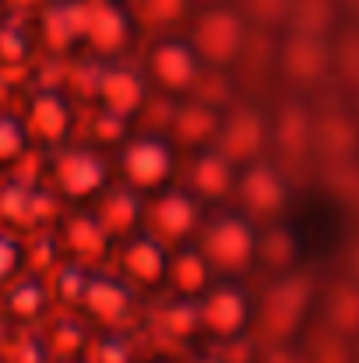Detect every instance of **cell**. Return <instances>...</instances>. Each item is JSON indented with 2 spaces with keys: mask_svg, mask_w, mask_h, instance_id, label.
<instances>
[{
  "mask_svg": "<svg viewBox=\"0 0 359 363\" xmlns=\"http://www.w3.org/2000/svg\"><path fill=\"white\" fill-rule=\"evenodd\" d=\"M198 325H201V335H208L212 342L233 346L243 339V332L250 325V303L233 286L212 289L205 296V303L198 307Z\"/></svg>",
  "mask_w": 359,
  "mask_h": 363,
  "instance_id": "obj_1",
  "label": "cell"
},
{
  "mask_svg": "<svg viewBox=\"0 0 359 363\" xmlns=\"http://www.w3.org/2000/svg\"><path fill=\"white\" fill-rule=\"evenodd\" d=\"M78 307L92 325L106 332H120L134 314V293L117 279H89Z\"/></svg>",
  "mask_w": 359,
  "mask_h": 363,
  "instance_id": "obj_2",
  "label": "cell"
},
{
  "mask_svg": "<svg viewBox=\"0 0 359 363\" xmlns=\"http://www.w3.org/2000/svg\"><path fill=\"white\" fill-rule=\"evenodd\" d=\"M123 177L134 191H159L173 177V155L162 141H137L123 155Z\"/></svg>",
  "mask_w": 359,
  "mask_h": 363,
  "instance_id": "obj_3",
  "label": "cell"
},
{
  "mask_svg": "<svg viewBox=\"0 0 359 363\" xmlns=\"http://www.w3.org/2000/svg\"><path fill=\"white\" fill-rule=\"evenodd\" d=\"M103 180H106V169L92 152H64L53 162V187L71 201L92 198L103 187Z\"/></svg>",
  "mask_w": 359,
  "mask_h": 363,
  "instance_id": "obj_4",
  "label": "cell"
},
{
  "mask_svg": "<svg viewBox=\"0 0 359 363\" xmlns=\"http://www.w3.org/2000/svg\"><path fill=\"white\" fill-rule=\"evenodd\" d=\"M250 257H253V237H250V230H246L243 223H237V219L219 223V226L208 233V240H205V261H208L212 268L239 272V268L250 264Z\"/></svg>",
  "mask_w": 359,
  "mask_h": 363,
  "instance_id": "obj_5",
  "label": "cell"
},
{
  "mask_svg": "<svg viewBox=\"0 0 359 363\" xmlns=\"http://www.w3.org/2000/svg\"><path fill=\"white\" fill-rule=\"evenodd\" d=\"M120 264H123V275L144 289L166 286L169 279V257L155 240H130L120 254Z\"/></svg>",
  "mask_w": 359,
  "mask_h": 363,
  "instance_id": "obj_6",
  "label": "cell"
},
{
  "mask_svg": "<svg viewBox=\"0 0 359 363\" xmlns=\"http://www.w3.org/2000/svg\"><path fill=\"white\" fill-rule=\"evenodd\" d=\"M25 134L46 145H57L67 130H71V110L60 96L53 92H39L28 106H25Z\"/></svg>",
  "mask_w": 359,
  "mask_h": 363,
  "instance_id": "obj_7",
  "label": "cell"
},
{
  "mask_svg": "<svg viewBox=\"0 0 359 363\" xmlns=\"http://www.w3.org/2000/svg\"><path fill=\"white\" fill-rule=\"evenodd\" d=\"M152 74L162 89L183 92L198 78V57H194V50H187L180 43H166L152 53Z\"/></svg>",
  "mask_w": 359,
  "mask_h": 363,
  "instance_id": "obj_8",
  "label": "cell"
},
{
  "mask_svg": "<svg viewBox=\"0 0 359 363\" xmlns=\"http://www.w3.org/2000/svg\"><path fill=\"white\" fill-rule=\"evenodd\" d=\"M194 226H198V208H194L190 198L166 194V198L155 201V208H152V230L159 233V240H169V243L187 240L194 233Z\"/></svg>",
  "mask_w": 359,
  "mask_h": 363,
  "instance_id": "obj_9",
  "label": "cell"
},
{
  "mask_svg": "<svg viewBox=\"0 0 359 363\" xmlns=\"http://www.w3.org/2000/svg\"><path fill=\"white\" fill-rule=\"evenodd\" d=\"M96 92H99L106 113L117 117V121H127L130 113H137V106H141V99H144L141 82H137L130 71H106V74H99Z\"/></svg>",
  "mask_w": 359,
  "mask_h": 363,
  "instance_id": "obj_10",
  "label": "cell"
},
{
  "mask_svg": "<svg viewBox=\"0 0 359 363\" xmlns=\"http://www.w3.org/2000/svg\"><path fill=\"white\" fill-rule=\"evenodd\" d=\"M50 311V289L35 279L28 282H11L4 293V314L14 325H35Z\"/></svg>",
  "mask_w": 359,
  "mask_h": 363,
  "instance_id": "obj_11",
  "label": "cell"
},
{
  "mask_svg": "<svg viewBox=\"0 0 359 363\" xmlns=\"http://www.w3.org/2000/svg\"><path fill=\"white\" fill-rule=\"evenodd\" d=\"M237 43H239V25L233 18H226V14H208L198 25V35H194L198 57L215 60V64H222L226 57H233Z\"/></svg>",
  "mask_w": 359,
  "mask_h": 363,
  "instance_id": "obj_12",
  "label": "cell"
},
{
  "mask_svg": "<svg viewBox=\"0 0 359 363\" xmlns=\"http://www.w3.org/2000/svg\"><path fill=\"white\" fill-rule=\"evenodd\" d=\"M85 39L99 50V53H113L123 46L127 39V28H123V18H120L113 7H89L85 11Z\"/></svg>",
  "mask_w": 359,
  "mask_h": 363,
  "instance_id": "obj_13",
  "label": "cell"
},
{
  "mask_svg": "<svg viewBox=\"0 0 359 363\" xmlns=\"http://www.w3.org/2000/svg\"><path fill=\"white\" fill-rule=\"evenodd\" d=\"M180 296H201L208 286V261L201 254H180L169 261V279H166Z\"/></svg>",
  "mask_w": 359,
  "mask_h": 363,
  "instance_id": "obj_14",
  "label": "cell"
},
{
  "mask_svg": "<svg viewBox=\"0 0 359 363\" xmlns=\"http://www.w3.org/2000/svg\"><path fill=\"white\" fill-rule=\"evenodd\" d=\"M190 184H194V191L201 194V198H226V191H229V162L222 159V155H208V159H201V162H194V169H190Z\"/></svg>",
  "mask_w": 359,
  "mask_h": 363,
  "instance_id": "obj_15",
  "label": "cell"
},
{
  "mask_svg": "<svg viewBox=\"0 0 359 363\" xmlns=\"http://www.w3.org/2000/svg\"><path fill=\"white\" fill-rule=\"evenodd\" d=\"M137 219H141V208H137V201L127 198V194L106 198V205H103V212H99V226H103L106 237H123V233L137 230Z\"/></svg>",
  "mask_w": 359,
  "mask_h": 363,
  "instance_id": "obj_16",
  "label": "cell"
},
{
  "mask_svg": "<svg viewBox=\"0 0 359 363\" xmlns=\"http://www.w3.org/2000/svg\"><path fill=\"white\" fill-rule=\"evenodd\" d=\"M106 243H110V237L103 233L99 223L74 219V223L67 226V247H71V254L81 257V261H96V257H103V254H106Z\"/></svg>",
  "mask_w": 359,
  "mask_h": 363,
  "instance_id": "obj_17",
  "label": "cell"
},
{
  "mask_svg": "<svg viewBox=\"0 0 359 363\" xmlns=\"http://www.w3.org/2000/svg\"><path fill=\"white\" fill-rule=\"evenodd\" d=\"M85 363H141L134 346L120 335V332H106L103 339H92Z\"/></svg>",
  "mask_w": 359,
  "mask_h": 363,
  "instance_id": "obj_18",
  "label": "cell"
},
{
  "mask_svg": "<svg viewBox=\"0 0 359 363\" xmlns=\"http://www.w3.org/2000/svg\"><path fill=\"white\" fill-rule=\"evenodd\" d=\"M0 216L11 226H32L35 223V198L25 187H7V191H0Z\"/></svg>",
  "mask_w": 359,
  "mask_h": 363,
  "instance_id": "obj_19",
  "label": "cell"
},
{
  "mask_svg": "<svg viewBox=\"0 0 359 363\" xmlns=\"http://www.w3.org/2000/svg\"><path fill=\"white\" fill-rule=\"evenodd\" d=\"M243 194H246V205L257 208V212H271L282 201V187L268 173H250L246 184H243Z\"/></svg>",
  "mask_w": 359,
  "mask_h": 363,
  "instance_id": "obj_20",
  "label": "cell"
},
{
  "mask_svg": "<svg viewBox=\"0 0 359 363\" xmlns=\"http://www.w3.org/2000/svg\"><path fill=\"white\" fill-rule=\"evenodd\" d=\"M212 130H215V117H212V110H205V106H190V110H183L180 121H176V134H180L183 145H201Z\"/></svg>",
  "mask_w": 359,
  "mask_h": 363,
  "instance_id": "obj_21",
  "label": "cell"
},
{
  "mask_svg": "<svg viewBox=\"0 0 359 363\" xmlns=\"http://www.w3.org/2000/svg\"><path fill=\"white\" fill-rule=\"evenodd\" d=\"M25 127L14 121H0V166H11L25 155Z\"/></svg>",
  "mask_w": 359,
  "mask_h": 363,
  "instance_id": "obj_22",
  "label": "cell"
},
{
  "mask_svg": "<svg viewBox=\"0 0 359 363\" xmlns=\"http://www.w3.org/2000/svg\"><path fill=\"white\" fill-rule=\"evenodd\" d=\"M21 272V247L11 237H0V289H7Z\"/></svg>",
  "mask_w": 359,
  "mask_h": 363,
  "instance_id": "obj_23",
  "label": "cell"
},
{
  "mask_svg": "<svg viewBox=\"0 0 359 363\" xmlns=\"http://www.w3.org/2000/svg\"><path fill=\"white\" fill-rule=\"evenodd\" d=\"M183 14V0H144V18L152 25H173Z\"/></svg>",
  "mask_w": 359,
  "mask_h": 363,
  "instance_id": "obj_24",
  "label": "cell"
},
{
  "mask_svg": "<svg viewBox=\"0 0 359 363\" xmlns=\"http://www.w3.org/2000/svg\"><path fill=\"white\" fill-rule=\"evenodd\" d=\"M187 363H229L226 357H219V353H194Z\"/></svg>",
  "mask_w": 359,
  "mask_h": 363,
  "instance_id": "obj_25",
  "label": "cell"
},
{
  "mask_svg": "<svg viewBox=\"0 0 359 363\" xmlns=\"http://www.w3.org/2000/svg\"><path fill=\"white\" fill-rule=\"evenodd\" d=\"M141 363H173V360H141Z\"/></svg>",
  "mask_w": 359,
  "mask_h": 363,
  "instance_id": "obj_26",
  "label": "cell"
}]
</instances>
